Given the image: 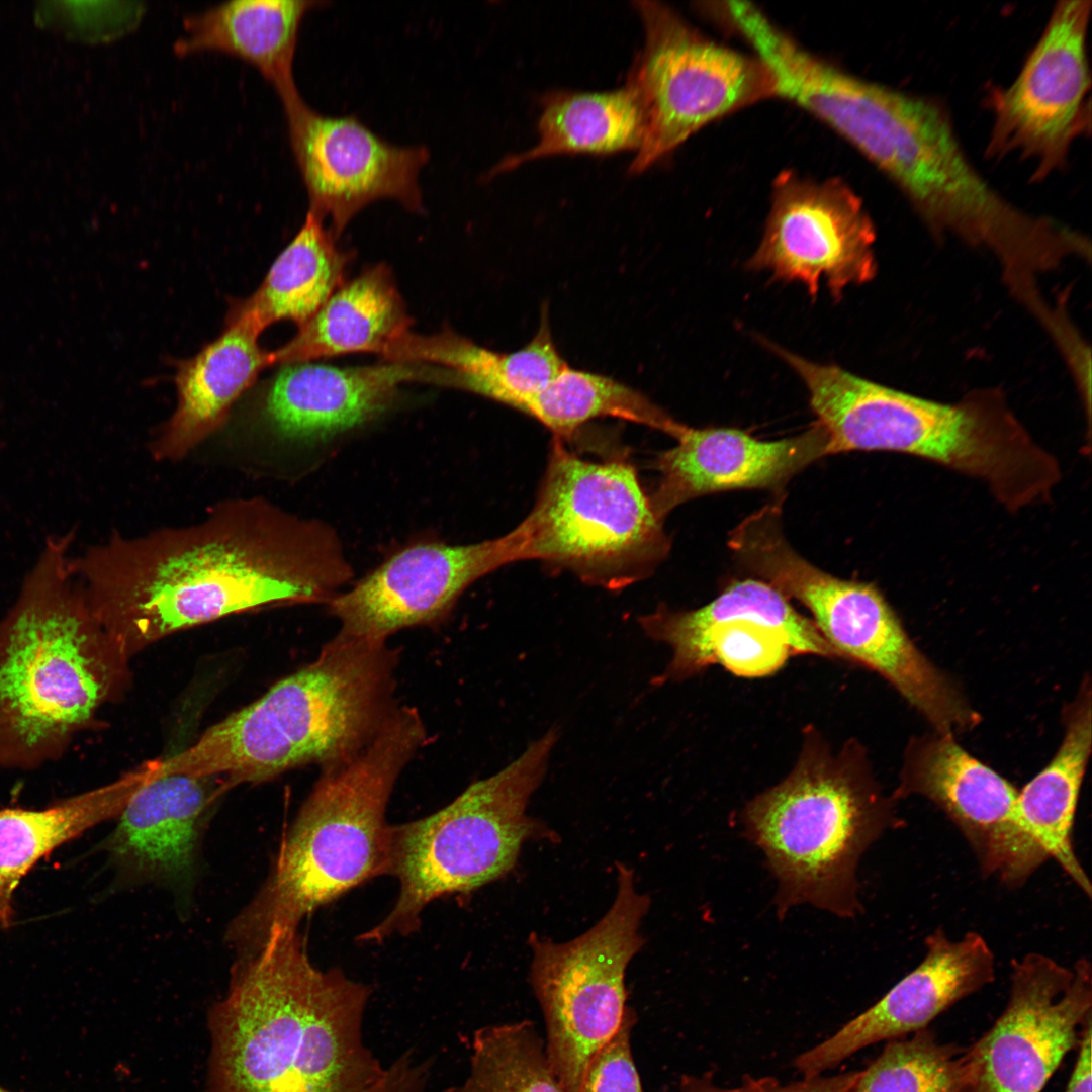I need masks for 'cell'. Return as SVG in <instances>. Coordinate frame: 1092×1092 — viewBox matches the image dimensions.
<instances>
[{"label": "cell", "mask_w": 1092, "mask_h": 1092, "mask_svg": "<svg viewBox=\"0 0 1092 1092\" xmlns=\"http://www.w3.org/2000/svg\"><path fill=\"white\" fill-rule=\"evenodd\" d=\"M94 617L129 659L191 627L265 607L327 604L352 577L331 527L261 496L192 524L112 534L70 559Z\"/></svg>", "instance_id": "6da1fadb"}, {"label": "cell", "mask_w": 1092, "mask_h": 1092, "mask_svg": "<svg viewBox=\"0 0 1092 1092\" xmlns=\"http://www.w3.org/2000/svg\"><path fill=\"white\" fill-rule=\"evenodd\" d=\"M371 989L309 960L297 930L237 956L208 1012L203 1092H376L386 1064L365 1036Z\"/></svg>", "instance_id": "7a4b0ae2"}, {"label": "cell", "mask_w": 1092, "mask_h": 1092, "mask_svg": "<svg viewBox=\"0 0 1092 1092\" xmlns=\"http://www.w3.org/2000/svg\"><path fill=\"white\" fill-rule=\"evenodd\" d=\"M72 538H49L0 619L1 768L58 760L127 679L128 658L72 582Z\"/></svg>", "instance_id": "3957f363"}, {"label": "cell", "mask_w": 1092, "mask_h": 1092, "mask_svg": "<svg viewBox=\"0 0 1092 1092\" xmlns=\"http://www.w3.org/2000/svg\"><path fill=\"white\" fill-rule=\"evenodd\" d=\"M399 653L387 640L342 633L309 664L160 759L159 774L223 778L232 788L322 767L365 748L398 707Z\"/></svg>", "instance_id": "277c9868"}, {"label": "cell", "mask_w": 1092, "mask_h": 1092, "mask_svg": "<svg viewBox=\"0 0 1092 1092\" xmlns=\"http://www.w3.org/2000/svg\"><path fill=\"white\" fill-rule=\"evenodd\" d=\"M427 743L418 710L398 706L365 748L322 767L267 881L226 928L238 954L257 949L274 931L297 930L320 907L388 875L387 805L400 774Z\"/></svg>", "instance_id": "5b68a950"}, {"label": "cell", "mask_w": 1092, "mask_h": 1092, "mask_svg": "<svg viewBox=\"0 0 1092 1092\" xmlns=\"http://www.w3.org/2000/svg\"><path fill=\"white\" fill-rule=\"evenodd\" d=\"M772 352L805 384L828 437V455L891 451L920 457L981 479L1010 510L1043 502L1060 480L1057 460L995 399L941 403L780 346Z\"/></svg>", "instance_id": "8992f818"}, {"label": "cell", "mask_w": 1092, "mask_h": 1092, "mask_svg": "<svg viewBox=\"0 0 1092 1092\" xmlns=\"http://www.w3.org/2000/svg\"><path fill=\"white\" fill-rule=\"evenodd\" d=\"M857 743L831 751L816 732L778 785L745 806V836L765 855L777 881L778 914L810 904L853 917L861 904L857 866L886 831L902 825Z\"/></svg>", "instance_id": "52a82bcc"}, {"label": "cell", "mask_w": 1092, "mask_h": 1092, "mask_svg": "<svg viewBox=\"0 0 1092 1092\" xmlns=\"http://www.w3.org/2000/svg\"><path fill=\"white\" fill-rule=\"evenodd\" d=\"M559 738L556 727L496 774L467 787L434 814L392 826L388 875L399 882L389 913L359 939L381 942L419 929L432 901L471 892L508 873L523 843L545 833L527 815Z\"/></svg>", "instance_id": "ba28073f"}, {"label": "cell", "mask_w": 1092, "mask_h": 1092, "mask_svg": "<svg viewBox=\"0 0 1092 1092\" xmlns=\"http://www.w3.org/2000/svg\"><path fill=\"white\" fill-rule=\"evenodd\" d=\"M781 508L767 505L730 533L742 565L786 598L803 604L844 660L879 673L931 725L957 735L980 722L960 688L914 644L896 613L872 584L833 576L799 555L781 528Z\"/></svg>", "instance_id": "9c48e42d"}, {"label": "cell", "mask_w": 1092, "mask_h": 1092, "mask_svg": "<svg viewBox=\"0 0 1092 1092\" xmlns=\"http://www.w3.org/2000/svg\"><path fill=\"white\" fill-rule=\"evenodd\" d=\"M514 530L520 561L609 590L646 578L670 546L630 461L582 458L554 437L534 506Z\"/></svg>", "instance_id": "30bf717a"}, {"label": "cell", "mask_w": 1092, "mask_h": 1092, "mask_svg": "<svg viewBox=\"0 0 1092 1092\" xmlns=\"http://www.w3.org/2000/svg\"><path fill=\"white\" fill-rule=\"evenodd\" d=\"M650 899L633 871L617 863L615 900L590 929L556 943L532 933L530 982L542 1010L545 1050L566 1092H580L585 1068L621 1025L626 969L645 940L640 933Z\"/></svg>", "instance_id": "8fae6325"}, {"label": "cell", "mask_w": 1092, "mask_h": 1092, "mask_svg": "<svg viewBox=\"0 0 1092 1092\" xmlns=\"http://www.w3.org/2000/svg\"><path fill=\"white\" fill-rule=\"evenodd\" d=\"M634 5L645 40L626 84L644 116L643 141L629 169L639 174L708 123L776 90L756 56L704 37L659 2Z\"/></svg>", "instance_id": "7c38bea8"}, {"label": "cell", "mask_w": 1092, "mask_h": 1092, "mask_svg": "<svg viewBox=\"0 0 1092 1092\" xmlns=\"http://www.w3.org/2000/svg\"><path fill=\"white\" fill-rule=\"evenodd\" d=\"M787 599L752 578L730 584L701 608L674 611L662 606L639 617L645 634L672 650L655 682L687 679L715 663L739 676L758 677L776 672L792 655L842 659L814 622Z\"/></svg>", "instance_id": "4fadbf2b"}, {"label": "cell", "mask_w": 1092, "mask_h": 1092, "mask_svg": "<svg viewBox=\"0 0 1092 1092\" xmlns=\"http://www.w3.org/2000/svg\"><path fill=\"white\" fill-rule=\"evenodd\" d=\"M1091 1010L1085 958L1072 968L1040 953L1014 961L1003 1012L965 1050L967 1092H1041L1078 1045Z\"/></svg>", "instance_id": "5bb4252c"}, {"label": "cell", "mask_w": 1092, "mask_h": 1092, "mask_svg": "<svg viewBox=\"0 0 1092 1092\" xmlns=\"http://www.w3.org/2000/svg\"><path fill=\"white\" fill-rule=\"evenodd\" d=\"M1091 2H1058L1014 82L992 97L990 157L1018 154L1041 180L1065 165L1073 142L1089 129L1086 36Z\"/></svg>", "instance_id": "9a60e30c"}, {"label": "cell", "mask_w": 1092, "mask_h": 1092, "mask_svg": "<svg viewBox=\"0 0 1092 1092\" xmlns=\"http://www.w3.org/2000/svg\"><path fill=\"white\" fill-rule=\"evenodd\" d=\"M282 104L308 211L329 218L337 239L359 211L379 199L423 210L419 177L429 161L425 147L387 143L354 116L321 114L300 94Z\"/></svg>", "instance_id": "2e32d148"}, {"label": "cell", "mask_w": 1092, "mask_h": 1092, "mask_svg": "<svg viewBox=\"0 0 1092 1092\" xmlns=\"http://www.w3.org/2000/svg\"><path fill=\"white\" fill-rule=\"evenodd\" d=\"M1018 790L965 750L951 734L913 737L892 799L921 796L950 819L986 877L1018 888L1049 858L1022 829Z\"/></svg>", "instance_id": "e0dca14e"}, {"label": "cell", "mask_w": 1092, "mask_h": 1092, "mask_svg": "<svg viewBox=\"0 0 1092 1092\" xmlns=\"http://www.w3.org/2000/svg\"><path fill=\"white\" fill-rule=\"evenodd\" d=\"M875 229L861 201L838 180L817 182L784 173L772 194L752 270L803 284L815 297L822 280L832 297L876 272Z\"/></svg>", "instance_id": "ac0fdd59"}, {"label": "cell", "mask_w": 1092, "mask_h": 1092, "mask_svg": "<svg viewBox=\"0 0 1092 1092\" xmlns=\"http://www.w3.org/2000/svg\"><path fill=\"white\" fill-rule=\"evenodd\" d=\"M516 561L514 530L470 544L419 541L391 554L326 606L340 622L339 633L387 640L405 628L440 623L472 583Z\"/></svg>", "instance_id": "d6986e66"}, {"label": "cell", "mask_w": 1092, "mask_h": 1092, "mask_svg": "<svg viewBox=\"0 0 1092 1092\" xmlns=\"http://www.w3.org/2000/svg\"><path fill=\"white\" fill-rule=\"evenodd\" d=\"M925 956L879 1001L794 1061L804 1077L821 1075L871 1044L926 1029L942 1012L995 980V957L977 932L951 939L937 929Z\"/></svg>", "instance_id": "ffe728a7"}, {"label": "cell", "mask_w": 1092, "mask_h": 1092, "mask_svg": "<svg viewBox=\"0 0 1092 1092\" xmlns=\"http://www.w3.org/2000/svg\"><path fill=\"white\" fill-rule=\"evenodd\" d=\"M676 444L655 460L659 478L649 494L663 520L693 498L734 489L777 488L828 455V437L816 422L804 433L762 441L734 428H692L684 424Z\"/></svg>", "instance_id": "44dd1931"}, {"label": "cell", "mask_w": 1092, "mask_h": 1092, "mask_svg": "<svg viewBox=\"0 0 1092 1092\" xmlns=\"http://www.w3.org/2000/svg\"><path fill=\"white\" fill-rule=\"evenodd\" d=\"M437 376L436 366L416 362L353 367L287 364L268 385L263 414L284 440L324 442L378 418L403 384H436Z\"/></svg>", "instance_id": "7402d4cb"}, {"label": "cell", "mask_w": 1092, "mask_h": 1092, "mask_svg": "<svg viewBox=\"0 0 1092 1092\" xmlns=\"http://www.w3.org/2000/svg\"><path fill=\"white\" fill-rule=\"evenodd\" d=\"M230 788L220 777L157 775L117 816L104 848L130 881L185 890L210 813Z\"/></svg>", "instance_id": "603a6c76"}, {"label": "cell", "mask_w": 1092, "mask_h": 1092, "mask_svg": "<svg viewBox=\"0 0 1092 1092\" xmlns=\"http://www.w3.org/2000/svg\"><path fill=\"white\" fill-rule=\"evenodd\" d=\"M264 329L232 308L222 333L195 356L178 364L177 403L152 445L157 460L177 461L213 434L259 373L272 365L260 346Z\"/></svg>", "instance_id": "cb8c5ba5"}, {"label": "cell", "mask_w": 1092, "mask_h": 1092, "mask_svg": "<svg viewBox=\"0 0 1092 1092\" xmlns=\"http://www.w3.org/2000/svg\"><path fill=\"white\" fill-rule=\"evenodd\" d=\"M384 360L442 367L445 387L465 390L519 412L568 365L553 340L546 307L535 336L513 352L490 350L444 329L431 335L408 332Z\"/></svg>", "instance_id": "d4e9b609"}, {"label": "cell", "mask_w": 1092, "mask_h": 1092, "mask_svg": "<svg viewBox=\"0 0 1092 1092\" xmlns=\"http://www.w3.org/2000/svg\"><path fill=\"white\" fill-rule=\"evenodd\" d=\"M310 0H234L186 16L176 40L178 56L219 52L239 58L269 82L281 101L299 94L293 60Z\"/></svg>", "instance_id": "484cf974"}, {"label": "cell", "mask_w": 1092, "mask_h": 1092, "mask_svg": "<svg viewBox=\"0 0 1092 1092\" xmlns=\"http://www.w3.org/2000/svg\"><path fill=\"white\" fill-rule=\"evenodd\" d=\"M411 325L390 269L378 264L341 285L290 341L271 351L272 365L360 352L384 357Z\"/></svg>", "instance_id": "4316f807"}, {"label": "cell", "mask_w": 1092, "mask_h": 1092, "mask_svg": "<svg viewBox=\"0 0 1092 1092\" xmlns=\"http://www.w3.org/2000/svg\"><path fill=\"white\" fill-rule=\"evenodd\" d=\"M1091 680L1087 676L1063 711L1065 733L1056 754L1018 791L1016 801L1022 829L1087 898H1091L1092 887L1075 852L1073 826L1091 753Z\"/></svg>", "instance_id": "83f0119b"}, {"label": "cell", "mask_w": 1092, "mask_h": 1092, "mask_svg": "<svg viewBox=\"0 0 1092 1092\" xmlns=\"http://www.w3.org/2000/svg\"><path fill=\"white\" fill-rule=\"evenodd\" d=\"M158 759L115 781L61 800L42 810H0V926L13 922L12 898L21 879L56 847L117 817L132 796L157 776Z\"/></svg>", "instance_id": "f1b7e54d"}, {"label": "cell", "mask_w": 1092, "mask_h": 1092, "mask_svg": "<svg viewBox=\"0 0 1092 1092\" xmlns=\"http://www.w3.org/2000/svg\"><path fill=\"white\" fill-rule=\"evenodd\" d=\"M337 240L324 220L308 211L259 288L233 308L252 315L264 330L279 321L303 326L345 283L351 258Z\"/></svg>", "instance_id": "f546056e"}, {"label": "cell", "mask_w": 1092, "mask_h": 1092, "mask_svg": "<svg viewBox=\"0 0 1092 1092\" xmlns=\"http://www.w3.org/2000/svg\"><path fill=\"white\" fill-rule=\"evenodd\" d=\"M644 130L640 102L627 84L600 93L552 92L543 98L537 144L507 159L499 169L554 155L637 152Z\"/></svg>", "instance_id": "4dcf8cb0"}, {"label": "cell", "mask_w": 1092, "mask_h": 1092, "mask_svg": "<svg viewBox=\"0 0 1092 1092\" xmlns=\"http://www.w3.org/2000/svg\"><path fill=\"white\" fill-rule=\"evenodd\" d=\"M521 413L563 441L589 421L605 417L646 426L672 438L684 425L641 391L612 377L569 365L532 396Z\"/></svg>", "instance_id": "1f68e13d"}, {"label": "cell", "mask_w": 1092, "mask_h": 1092, "mask_svg": "<svg viewBox=\"0 0 1092 1092\" xmlns=\"http://www.w3.org/2000/svg\"><path fill=\"white\" fill-rule=\"evenodd\" d=\"M444 1092H566L554 1075L545 1041L529 1020L476 1029L462 1079Z\"/></svg>", "instance_id": "d6a6232c"}, {"label": "cell", "mask_w": 1092, "mask_h": 1092, "mask_svg": "<svg viewBox=\"0 0 1092 1092\" xmlns=\"http://www.w3.org/2000/svg\"><path fill=\"white\" fill-rule=\"evenodd\" d=\"M892 1039L851 1092H967L965 1050L939 1042L927 1029Z\"/></svg>", "instance_id": "836d02e7"}, {"label": "cell", "mask_w": 1092, "mask_h": 1092, "mask_svg": "<svg viewBox=\"0 0 1092 1092\" xmlns=\"http://www.w3.org/2000/svg\"><path fill=\"white\" fill-rule=\"evenodd\" d=\"M636 1019L628 1007L617 1031L589 1060L580 1092H644L631 1046Z\"/></svg>", "instance_id": "e575fe53"}, {"label": "cell", "mask_w": 1092, "mask_h": 1092, "mask_svg": "<svg viewBox=\"0 0 1092 1092\" xmlns=\"http://www.w3.org/2000/svg\"><path fill=\"white\" fill-rule=\"evenodd\" d=\"M857 1075V1071H852L830 1077H804L785 1086L777 1083L771 1092H851Z\"/></svg>", "instance_id": "d590c367"}, {"label": "cell", "mask_w": 1092, "mask_h": 1092, "mask_svg": "<svg viewBox=\"0 0 1092 1092\" xmlns=\"http://www.w3.org/2000/svg\"><path fill=\"white\" fill-rule=\"evenodd\" d=\"M1091 1017L1084 1023L1078 1043V1055L1065 1092H1091Z\"/></svg>", "instance_id": "8d00e7d4"}, {"label": "cell", "mask_w": 1092, "mask_h": 1092, "mask_svg": "<svg viewBox=\"0 0 1092 1092\" xmlns=\"http://www.w3.org/2000/svg\"><path fill=\"white\" fill-rule=\"evenodd\" d=\"M777 1083L772 1078H747L739 1087L724 1089L703 1080L689 1078L682 1083V1092H771Z\"/></svg>", "instance_id": "74e56055"}, {"label": "cell", "mask_w": 1092, "mask_h": 1092, "mask_svg": "<svg viewBox=\"0 0 1092 1092\" xmlns=\"http://www.w3.org/2000/svg\"><path fill=\"white\" fill-rule=\"evenodd\" d=\"M379 1092H424L422 1089L404 1082L392 1081L386 1083V1085Z\"/></svg>", "instance_id": "f35d334b"}, {"label": "cell", "mask_w": 1092, "mask_h": 1092, "mask_svg": "<svg viewBox=\"0 0 1092 1092\" xmlns=\"http://www.w3.org/2000/svg\"><path fill=\"white\" fill-rule=\"evenodd\" d=\"M0 1092H13L0 1086Z\"/></svg>", "instance_id": "ab89813d"}]
</instances>
